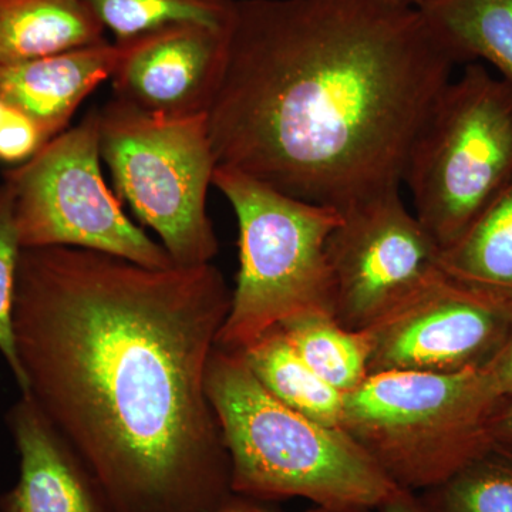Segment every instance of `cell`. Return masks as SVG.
<instances>
[{"label":"cell","instance_id":"obj_7","mask_svg":"<svg viewBox=\"0 0 512 512\" xmlns=\"http://www.w3.org/2000/svg\"><path fill=\"white\" fill-rule=\"evenodd\" d=\"M99 146L117 197L156 232L174 265L211 264L220 245L207 212L217 167L207 114L161 119L111 99L99 110Z\"/></svg>","mask_w":512,"mask_h":512},{"label":"cell","instance_id":"obj_21","mask_svg":"<svg viewBox=\"0 0 512 512\" xmlns=\"http://www.w3.org/2000/svg\"><path fill=\"white\" fill-rule=\"evenodd\" d=\"M15 220V197L5 181L0 183V353L5 357L10 372L18 383L20 393L25 390V377L16 352L15 313L16 282L20 254H22Z\"/></svg>","mask_w":512,"mask_h":512},{"label":"cell","instance_id":"obj_9","mask_svg":"<svg viewBox=\"0 0 512 512\" xmlns=\"http://www.w3.org/2000/svg\"><path fill=\"white\" fill-rule=\"evenodd\" d=\"M326 245L333 316L365 330L443 276L441 248L407 210L400 188L340 212Z\"/></svg>","mask_w":512,"mask_h":512},{"label":"cell","instance_id":"obj_13","mask_svg":"<svg viewBox=\"0 0 512 512\" xmlns=\"http://www.w3.org/2000/svg\"><path fill=\"white\" fill-rule=\"evenodd\" d=\"M117 57L119 47L106 40L60 55L0 64V100L53 140L94 89L110 79Z\"/></svg>","mask_w":512,"mask_h":512},{"label":"cell","instance_id":"obj_22","mask_svg":"<svg viewBox=\"0 0 512 512\" xmlns=\"http://www.w3.org/2000/svg\"><path fill=\"white\" fill-rule=\"evenodd\" d=\"M50 140L35 121L9 107L0 124V163L10 167L28 163Z\"/></svg>","mask_w":512,"mask_h":512},{"label":"cell","instance_id":"obj_3","mask_svg":"<svg viewBox=\"0 0 512 512\" xmlns=\"http://www.w3.org/2000/svg\"><path fill=\"white\" fill-rule=\"evenodd\" d=\"M205 389L228 451L232 493L261 503L303 498L352 512L377 510L400 490L345 430L275 399L239 353L215 346Z\"/></svg>","mask_w":512,"mask_h":512},{"label":"cell","instance_id":"obj_26","mask_svg":"<svg viewBox=\"0 0 512 512\" xmlns=\"http://www.w3.org/2000/svg\"><path fill=\"white\" fill-rule=\"evenodd\" d=\"M217 512H284L274 510V508L269 507L265 503H261V501L251 500V498L241 497V495L235 494L231 500L228 501L221 510ZM301 512H330L325 510V508L313 507L308 508V510Z\"/></svg>","mask_w":512,"mask_h":512},{"label":"cell","instance_id":"obj_11","mask_svg":"<svg viewBox=\"0 0 512 512\" xmlns=\"http://www.w3.org/2000/svg\"><path fill=\"white\" fill-rule=\"evenodd\" d=\"M227 39L228 29L181 22L114 42L113 99L161 119L207 114L224 73Z\"/></svg>","mask_w":512,"mask_h":512},{"label":"cell","instance_id":"obj_2","mask_svg":"<svg viewBox=\"0 0 512 512\" xmlns=\"http://www.w3.org/2000/svg\"><path fill=\"white\" fill-rule=\"evenodd\" d=\"M456 64L399 0H238L207 113L217 165L340 212L396 190Z\"/></svg>","mask_w":512,"mask_h":512},{"label":"cell","instance_id":"obj_8","mask_svg":"<svg viewBox=\"0 0 512 512\" xmlns=\"http://www.w3.org/2000/svg\"><path fill=\"white\" fill-rule=\"evenodd\" d=\"M15 197L22 248L77 247L148 268H171L163 245L137 227L101 173L99 109L50 140L3 180Z\"/></svg>","mask_w":512,"mask_h":512},{"label":"cell","instance_id":"obj_28","mask_svg":"<svg viewBox=\"0 0 512 512\" xmlns=\"http://www.w3.org/2000/svg\"><path fill=\"white\" fill-rule=\"evenodd\" d=\"M399 2L409 3V5L417 6V8H419V6L421 5V3L424 2V0H399Z\"/></svg>","mask_w":512,"mask_h":512},{"label":"cell","instance_id":"obj_23","mask_svg":"<svg viewBox=\"0 0 512 512\" xmlns=\"http://www.w3.org/2000/svg\"><path fill=\"white\" fill-rule=\"evenodd\" d=\"M481 375L498 402L512 396V328L503 348L481 369Z\"/></svg>","mask_w":512,"mask_h":512},{"label":"cell","instance_id":"obj_5","mask_svg":"<svg viewBox=\"0 0 512 512\" xmlns=\"http://www.w3.org/2000/svg\"><path fill=\"white\" fill-rule=\"evenodd\" d=\"M497 403L481 370L375 373L345 394L342 429L400 490L419 494L490 446Z\"/></svg>","mask_w":512,"mask_h":512},{"label":"cell","instance_id":"obj_29","mask_svg":"<svg viewBox=\"0 0 512 512\" xmlns=\"http://www.w3.org/2000/svg\"><path fill=\"white\" fill-rule=\"evenodd\" d=\"M352 512H377L376 510H359V511H352Z\"/></svg>","mask_w":512,"mask_h":512},{"label":"cell","instance_id":"obj_19","mask_svg":"<svg viewBox=\"0 0 512 512\" xmlns=\"http://www.w3.org/2000/svg\"><path fill=\"white\" fill-rule=\"evenodd\" d=\"M417 495L429 512H512V448L491 441L456 473Z\"/></svg>","mask_w":512,"mask_h":512},{"label":"cell","instance_id":"obj_1","mask_svg":"<svg viewBox=\"0 0 512 512\" xmlns=\"http://www.w3.org/2000/svg\"><path fill=\"white\" fill-rule=\"evenodd\" d=\"M232 291L212 264L148 268L77 247L23 248L25 390L114 512H217L231 463L205 389Z\"/></svg>","mask_w":512,"mask_h":512},{"label":"cell","instance_id":"obj_6","mask_svg":"<svg viewBox=\"0 0 512 512\" xmlns=\"http://www.w3.org/2000/svg\"><path fill=\"white\" fill-rule=\"evenodd\" d=\"M512 181V86L470 63L434 101L414 138L403 183L441 251Z\"/></svg>","mask_w":512,"mask_h":512},{"label":"cell","instance_id":"obj_10","mask_svg":"<svg viewBox=\"0 0 512 512\" xmlns=\"http://www.w3.org/2000/svg\"><path fill=\"white\" fill-rule=\"evenodd\" d=\"M512 311L448 279L427 286L367 330L369 375L484 369L503 348Z\"/></svg>","mask_w":512,"mask_h":512},{"label":"cell","instance_id":"obj_20","mask_svg":"<svg viewBox=\"0 0 512 512\" xmlns=\"http://www.w3.org/2000/svg\"><path fill=\"white\" fill-rule=\"evenodd\" d=\"M114 42L173 23L228 29L238 0H86Z\"/></svg>","mask_w":512,"mask_h":512},{"label":"cell","instance_id":"obj_15","mask_svg":"<svg viewBox=\"0 0 512 512\" xmlns=\"http://www.w3.org/2000/svg\"><path fill=\"white\" fill-rule=\"evenodd\" d=\"M443 274L512 311V181L440 256Z\"/></svg>","mask_w":512,"mask_h":512},{"label":"cell","instance_id":"obj_27","mask_svg":"<svg viewBox=\"0 0 512 512\" xmlns=\"http://www.w3.org/2000/svg\"><path fill=\"white\" fill-rule=\"evenodd\" d=\"M9 107L6 106L5 103H3L2 100H0V124L3 123V120H5L6 114H8Z\"/></svg>","mask_w":512,"mask_h":512},{"label":"cell","instance_id":"obj_25","mask_svg":"<svg viewBox=\"0 0 512 512\" xmlns=\"http://www.w3.org/2000/svg\"><path fill=\"white\" fill-rule=\"evenodd\" d=\"M377 512H429L421 503L419 495L412 491L397 490L396 493L384 501Z\"/></svg>","mask_w":512,"mask_h":512},{"label":"cell","instance_id":"obj_12","mask_svg":"<svg viewBox=\"0 0 512 512\" xmlns=\"http://www.w3.org/2000/svg\"><path fill=\"white\" fill-rule=\"evenodd\" d=\"M6 423L19 454V477L0 494V512H114L83 458L30 394H20Z\"/></svg>","mask_w":512,"mask_h":512},{"label":"cell","instance_id":"obj_16","mask_svg":"<svg viewBox=\"0 0 512 512\" xmlns=\"http://www.w3.org/2000/svg\"><path fill=\"white\" fill-rule=\"evenodd\" d=\"M419 9L457 64L484 60L512 86V0H424Z\"/></svg>","mask_w":512,"mask_h":512},{"label":"cell","instance_id":"obj_4","mask_svg":"<svg viewBox=\"0 0 512 512\" xmlns=\"http://www.w3.org/2000/svg\"><path fill=\"white\" fill-rule=\"evenodd\" d=\"M212 185L239 228V271L217 348L241 352L269 329L305 312L333 315L326 245L342 214L286 195L217 165Z\"/></svg>","mask_w":512,"mask_h":512},{"label":"cell","instance_id":"obj_24","mask_svg":"<svg viewBox=\"0 0 512 512\" xmlns=\"http://www.w3.org/2000/svg\"><path fill=\"white\" fill-rule=\"evenodd\" d=\"M488 436L493 443L512 448V396L495 404L488 420Z\"/></svg>","mask_w":512,"mask_h":512},{"label":"cell","instance_id":"obj_18","mask_svg":"<svg viewBox=\"0 0 512 512\" xmlns=\"http://www.w3.org/2000/svg\"><path fill=\"white\" fill-rule=\"evenodd\" d=\"M293 348L313 372L343 394L369 377L370 338L367 330H350L330 312H305L282 323Z\"/></svg>","mask_w":512,"mask_h":512},{"label":"cell","instance_id":"obj_14","mask_svg":"<svg viewBox=\"0 0 512 512\" xmlns=\"http://www.w3.org/2000/svg\"><path fill=\"white\" fill-rule=\"evenodd\" d=\"M106 29L86 0H0V64L99 45Z\"/></svg>","mask_w":512,"mask_h":512},{"label":"cell","instance_id":"obj_17","mask_svg":"<svg viewBox=\"0 0 512 512\" xmlns=\"http://www.w3.org/2000/svg\"><path fill=\"white\" fill-rule=\"evenodd\" d=\"M239 356L275 399L323 426L342 429L345 394L303 362L281 326L269 329Z\"/></svg>","mask_w":512,"mask_h":512}]
</instances>
